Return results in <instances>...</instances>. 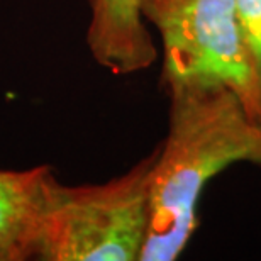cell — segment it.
I'll list each match as a JSON object with an SVG mask.
<instances>
[{
	"label": "cell",
	"instance_id": "8992f818",
	"mask_svg": "<svg viewBox=\"0 0 261 261\" xmlns=\"http://www.w3.org/2000/svg\"><path fill=\"white\" fill-rule=\"evenodd\" d=\"M243 38L261 83V0H234Z\"/></svg>",
	"mask_w": 261,
	"mask_h": 261
},
{
	"label": "cell",
	"instance_id": "277c9868",
	"mask_svg": "<svg viewBox=\"0 0 261 261\" xmlns=\"http://www.w3.org/2000/svg\"><path fill=\"white\" fill-rule=\"evenodd\" d=\"M144 0H90L88 49L102 68L117 76L154 65L158 51L143 15Z\"/></svg>",
	"mask_w": 261,
	"mask_h": 261
},
{
	"label": "cell",
	"instance_id": "5b68a950",
	"mask_svg": "<svg viewBox=\"0 0 261 261\" xmlns=\"http://www.w3.org/2000/svg\"><path fill=\"white\" fill-rule=\"evenodd\" d=\"M53 171L0 170V261L34 258L43 203Z\"/></svg>",
	"mask_w": 261,
	"mask_h": 261
},
{
	"label": "cell",
	"instance_id": "7a4b0ae2",
	"mask_svg": "<svg viewBox=\"0 0 261 261\" xmlns=\"http://www.w3.org/2000/svg\"><path fill=\"white\" fill-rule=\"evenodd\" d=\"M156 149L100 185L68 187L51 176L36 259L141 261L149 227V175Z\"/></svg>",
	"mask_w": 261,
	"mask_h": 261
},
{
	"label": "cell",
	"instance_id": "3957f363",
	"mask_svg": "<svg viewBox=\"0 0 261 261\" xmlns=\"http://www.w3.org/2000/svg\"><path fill=\"white\" fill-rule=\"evenodd\" d=\"M143 15L163 43L166 92L224 87L261 124V83L234 0H144Z\"/></svg>",
	"mask_w": 261,
	"mask_h": 261
},
{
	"label": "cell",
	"instance_id": "6da1fadb",
	"mask_svg": "<svg viewBox=\"0 0 261 261\" xmlns=\"http://www.w3.org/2000/svg\"><path fill=\"white\" fill-rule=\"evenodd\" d=\"M170 122L149 175V227L141 261H171L197 229L202 190L234 163L261 166V124L224 87L168 90Z\"/></svg>",
	"mask_w": 261,
	"mask_h": 261
}]
</instances>
